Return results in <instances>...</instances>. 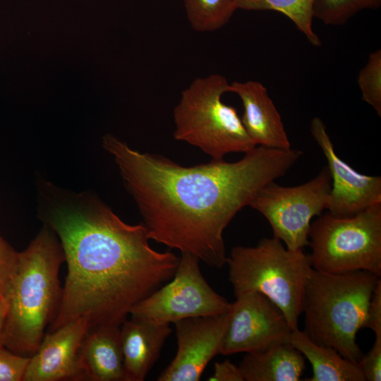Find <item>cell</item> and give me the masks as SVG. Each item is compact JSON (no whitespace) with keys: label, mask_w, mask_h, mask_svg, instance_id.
I'll return each instance as SVG.
<instances>
[{"label":"cell","mask_w":381,"mask_h":381,"mask_svg":"<svg viewBox=\"0 0 381 381\" xmlns=\"http://www.w3.org/2000/svg\"><path fill=\"white\" fill-rule=\"evenodd\" d=\"M18 253L0 236V294L6 296L16 271Z\"/></svg>","instance_id":"cell-24"},{"label":"cell","mask_w":381,"mask_h":381,"mask_svg":"<svg viewBox=\"0 0 381 381\" xmlns=\"http://www.w3.org/2000/svg\"><path fill=\"white\" fill-rule=\"evenodd\" d=\"M310 129L327 159L331 177L328 212L336 217H349L381 203V177L361 174L343 161L337 155L320 118L312 119Z\"/></svg>","instance_id":"cell-12"},{"label":"cell","mask_w":381,"mask_h":381,"mask_svg":"<svg viewBox=\"0 0 381 381\" xmlns=\"http://www.w3.org/2000/svg\"><path fill=\"white\" fill-rule=\"evenodd\" d=\"M331 177L327 167L311 180L296 186L274 181L262 188L249 205L268 221L273 236L292 250L308 245L311 220L327 208Z\"/></svg>","instance_id":"cell-8"},{"label":"cell","mask_w":381,"mask_h":381,"mask_svg":"<svg viewBox=\"0 0 381 381\" xmlns=\"http://www.w3.org/2000/svg\"><path fill=\"white\" fill-rule=\"evenodd\" d=\"M229 318V311L175 322L177 351L157 380H200L209 362L219 354Z\"/></svg>","instance_id":"cell-11"},{"label":"cell","mask_w":381,"mask_h":381,"mask_svg":"<svg viewBox=\"0 0 381 381\" xmlns=\"http://www.w3.org/2000/svg\"><path fill=\"white\" fill-rule=\"evenodd\" d=\"M102 145L113 157L150 239L216 268L226 263L225 228L303 155L298 150L257 145L236 162L212 159L183 167L135 150L110 134L104 136Z\"/></svg>","instance_id":"cell-1"},{"label":"cell","mask_w":381,"mask_h":381,"mask_svg":"<svg viewBox=\"0 0 381 381\" xmlns=\"http://www.w3.org/2000/svg\"><path fill=\"white\" fill-rule=\"evenodd\" d=\"M64 261L57 236L45 225L18 253L6 294L8 310L1 339L12 352L30 358L37 350L59 304L62 288L59 273Z\"/></svg>","instance_id":"cell-3"},{"label":"cell","mask_w":381,"mask_h":381,"mask_svg":"<svg viewBox=\"0 0 381 381\" xmlns=\"http://www.w3.org/2000/svg\"><path fill=\"white\" fill-rule=\"evenodd\" d=\"M288 342L299 351L312 365L308 381H365L358 364L342 356L335 349L320 345L299 329H294Z\"/></svg>","instance_id":"cell-18"},{"label":"cell","mask_w":381,"mask_h":381,"mask_svg":"<svg viewBox=\"0 0 381 381\" xmlns=\"http://www.w3.org/2000/svg\"><path fill=\"white\" fill-rule=\"evenodd\" d=\"M303 355L289 342L246 353L238 368L244 381H298L306 368Z\"/></svg>","instance_id":"cell-17"},{"label":"cell","mask_w":381,"mask_h":381,"mask_svg":"<svg viewBox=\"0 0 381 381\" xmlns=\"http://www.w3.org/2000/svg\"><path fill=\"white\" fill-rule=\"evenodd\" d=\"M208 380L244 381L238 366H236L228 359L214 363L213 373Z\"/></svg>","instance_id":"cell-27"},{"label":"cell","mask_w":381,"mask_h":381,"mask_svg":"<svg viewBox=\"0 0 381 381\" xmlns=\"http://www.w3.org/2000/svg\"><path fill=\"white\" fill-rule=\"evenodd\" d=\"M199 262L195 255L181 253L171 282L134 305L129 312L131 318L170 324L229 312L231 303L209 285L200 272Z\"/></svg>","instance_id":"cell-9"},{"label":"cell","mask_w":381,"mask_h":381,"mask_svg":"<svg viewBox=\"0 0 381 381\" xmlns=\"http://www.w3.org/2000/svg\"><path fill=\"white\" fill-rule=\"evenodd\" d=\"M357 82L361 99L381 116V49L370 54L366 64L360 70Z\"/></svg>","instance_id":"cell-22"},{"label":"cell","mask_w":381,"mask_h":381,"mask_svg":"<svg viewBox=\"0 0 381 381\" xmlns=\"http://www.w3.org/2000/svg\"><path fill=\"white\" fill-rule=\"evenodd\" d=\"M171 332L170 324H155L133 318L121 323L124 381L145 380Z\"/></svg>","instance_id":"cell-15"},{"label":"cell","mask_w":381,"mask_h":381,"mask_svg":"<svg viewBox=\"0 0 381 381\" xmlns=\"http://www.w3.org/2000/svg\"><path fill=\"white\" fill-rule=\"evenodd\" d=\"M229 92L238 96L243 106V125L256 145L289 150L291 143L281 115L260 82L248 80L229 83Z\"/></svg>","instance_id":"cell-14"},{"label":"cell","mask_w":381,"mask_h":381,"mask_svg":"<svg viewBox=\"0 0 381 381\" xmlns=\"http://www.w3.org/2000/svg\"><path fill=\"white\" fill-rule=\"evenodd\" d=\"M314 0H236L238 9L275 11L289 18L315 47L322 44L313 29Z\"/></svg>","instance_id":"cell-19"},{"label":"cell","mask_w":381,"mask_h":381,"mask_svg":"<svg viewBox=\"0 0 381 381\" xmlns=\"http://www.w3.org/2000/svg\"><path fill=\"white\" fill-rule=\"evenodd\" d=\"M308 245L314 270L325 273L357 270L381 276V203L349 217L322 214L310 224Z\"/></svg>","instance_id":"cell-7"},{"label":"cell","mask_w":381,"mask_h":381,"mask_svg":"<svg viewBox=\"0 0 381 381\" xmlns=\"http://www.w3.org/2000/svg\"><path fill=\"white\" fill-rule=\"evenodd\" d=\"M234 295L255 291L274 303L293 329L298 328L307 282L313 270L303 250L288 249L275 237L255 246H235L226 259Z\"/></svg>","instance_id":"cell-5"},{"label":"cell","mask_w":381,"mask_h":381,"mask_svg":"<svg viewBox=\"0 0 381 381\" xmlns=\"http://www.w3.org/2000/svg\"><path fill=\"white\" fill-rule=\"evenodd\" d=\"M90 326L82 317L45 334L23 381L81 380L80 350Z\"/></svg>","instance_id":"cell-13"},{"label":"cell","mask_w":381,"mask_h":381,"mask_svg":"<svg viewBox=\"0 0 381 381\" xmlns=\"http://www.w3.org/2000/svg\"><path fill=\"white\" fill-rule=\"evenodd\" d=\"M119 325L89 327L79 356L81 380L124 381Z\"/></svg>","instance_id":"cell-16"},{"label":"cell","mask_w":381,"mask_h":381,"mask_svg":"<svg viewBox=\"0 0 381 381\" xmlns=\"http://www.w3.org/2000/svg\"><path fill=\"white\" fill-rule=\"evenodd\" d=\"M235 297L219 354L260 351L288 342L294 329L283 312L269 298L255 291Z\"/></svg>","instance_id":"cell-10"},{"label":"cell","mask_w":381,"mask_h":381,"mask_svg":"<svg viewBox=\"0 0 381 381\" xmlns=\"http://www.w3.org/2000/svg\"><path fill=\"white\" fill-rule=\"evenodd\" d=\"M29 359L0 343V381H23Z\"/></svg>","instance_id":"cell-23"},{"label":"cell","mask_w":381,"mask_h":381,"mask_svg":"<svg viewBox=\"0 0 381 381\" xmlns=\"http://www.w3.org/2000/svg\"><path fill=\"white\" fill-rule=\"evenodd\" d=\"M229 87L226 77L218 73L193 80L174 108V138L200 148L214 160L257 146L236 109L222 101Z\"/></svg>","instance_id":"cell-6"},{"label":"cell","mask_w":381,"mask_h":381,"mask_svg":"<svg viewBox=\"0 0 381 381\" xmlns=\"http://www.w3.org/2000/svg\"><path fill=\"white\" fill-rule=\"evenodd\" d=\"M358 364L365 380H381V336H375L372 348L366 355H363Z\"/></svg>","instance_id":"cell-25"},{"label":"cell","mask_w":381,"mask_h":381,"mask_svg":"<svg viewBox=\"0 0 381 381\" xmlns=\"http://www.w3.org/2000/svg\"><path fill=\"white\" fill-rule=\"evenodd\" d=\"M364 327L372 329L375 336H381V279H378L368 306Z\"/></svg>","instance_id":"cell-26"},{"label":"cell","mask_w":381,"mask_h":381,"mask_svg":"<svg viewBox=\"0 0 381 381\" xmlns=\"http://www.w3.org/2000/svg\"><path fill=\"white\" fill-rule=\"evenodd\" d=\"M380 278L364 270L332 274L313 269L303 298V332L315 343L332 347L344 358L358 363L363 353L356 343V334L364 327Z\"/></svg>","instance_id":"cell-4"},{"label":"cell","mask_w":381,"mask_h":381,"mask_svg":"<svg viewBox=\"0 0 381 381\" xmlns=\"http://www.w3.org/2000/svg\"><path fill=\"white\" fill-rule=\"evenodd\" d=\"M38 202L68 267L50 331L82 317L90 327L121 325L134 305L173 277L179 258L154 250L143 224L125 223L97 197L42 180Z\"/></svg>","instance_id":"cell-2"},{"label":"cell","mask_w":381,"mask_h":381,"mask_svg":"<svg viewBox=\"0 0 381 381\" xmlns=\"http://www.w3.org/2000/svg\"><path fill=\"white\" fill-rule=\"evenodd\" d=\"M188 20L196 32H214L224 27L238 9L236 0H183Z\"/></svg>","instance_id":"cell-20"},{"label":"cell","mask_w":381,"mask_h":381,"mask_svg":"<svg viewBox=\"0 0 381 381\" xmlns=\"http://www.w3.org/2000/svg\"><path fill=\"white\" fill-rule=\"evenodd\" d=\"M8 310V303L5 295L0 294V343Z\"/></svg>","instance_id":"cell-28"},{"label":"cell","mask_w":381,"mask_h":381,"mask_svg":"<svg viewBox=\"0 0 381 381\" xmlns=\"http://www.w3.org/2000/svg\"><path fill=\"white\" fill-rule=\"evenodd\" d=\"M381 0H314L313 16L327 25H342L364 10H377Z\"/></svg>","instance_id":"cell-21"}]
</instances>
